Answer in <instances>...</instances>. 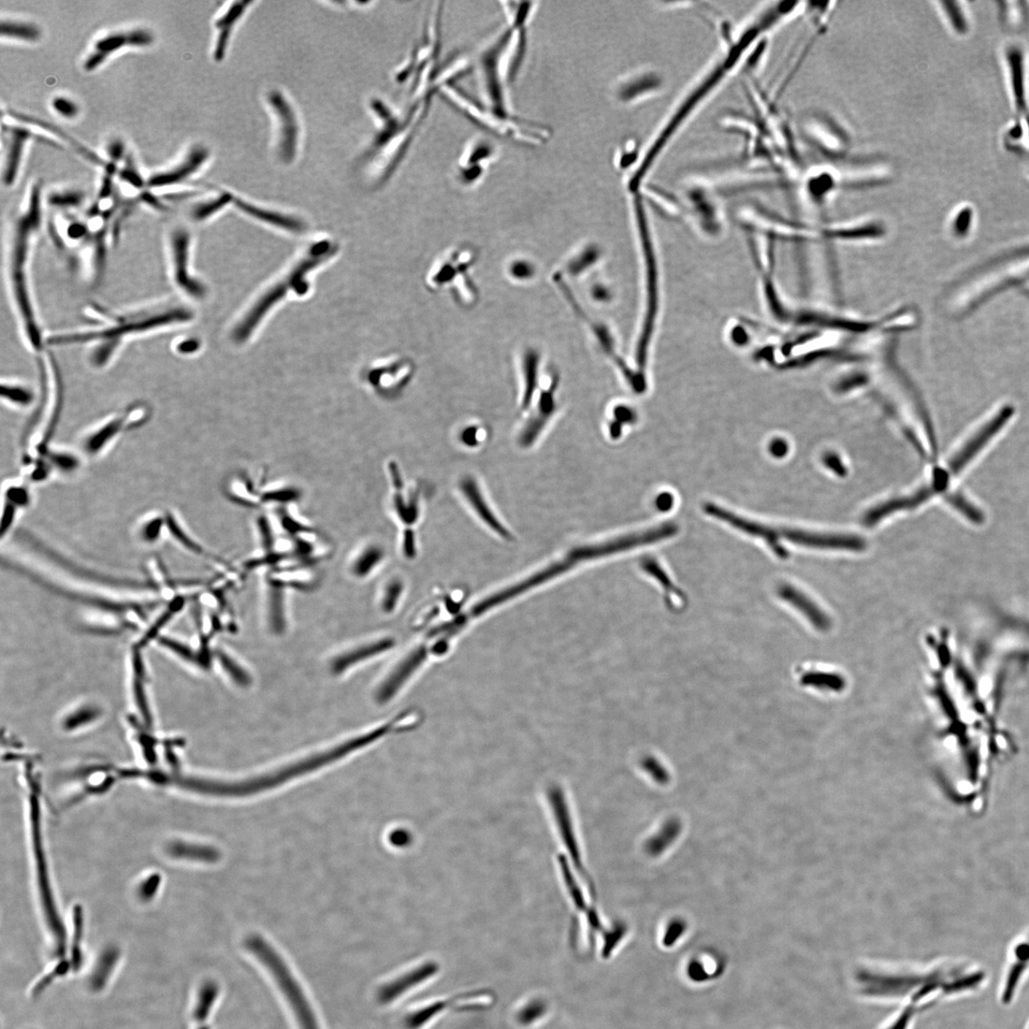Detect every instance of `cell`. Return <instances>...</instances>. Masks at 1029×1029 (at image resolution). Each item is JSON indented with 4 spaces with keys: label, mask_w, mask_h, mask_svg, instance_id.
<instances>
[{
    "label": "cell",
    "mask_w": 1029,
    "mask_h": 1029,
    "mask_svg": "<svg viewBox=\"0 0 1029 1029\" xmlns=\"http://www.w3.org/2000/svg\"><path fill=\"white\" fill-rule=\"evenodd\" d=\"M1029 271V257L1023 259L1016 260V262L1009 263L1001 268H998L985 274L984 277L978 279L971 283L959 297L960 307H965L982 295L990 291L991 289L999 284L1003 283L1005 281L1017 278L1025 272Z\"/></svg>",
    "instance_id": "cell-13"
},
{
    "label": "cell",
    "mask_w": 1029,
    "mask_h": 1029,
    "mask_svg": "<svg viewBox=\"0 0 1029 1029\" xmlns=\"http://www.w3.org/2000/svg\"><path fill=\"white\" fill-rule=\"evenodd\" d=\"M200 347V341L193 337H179L173 339L171 344L173 352L181 357L192 356L198 353Z\"/></svg>",
    "instance_id": "cell-43"
},
{
    "label": "cell",
    "mask_w": 1029,
    "mask_h": 1029,
    "mask_svg": "<svg viewBox=\"0 0 1029 1029\" xmlns=\"http://www.w3.org/2000/svg\"><path fill=\"white\" fill-rule=\"evenodd\" d=\"M206 1022H198V1024H199L200 1025H199V1027H198V1029H209L207 1025H206Z\"/></svg>",
    "instance_id": "cell-54"
},
{
    "label": "cell",
    "mask_w": 1029,
    "mask_h": 1029,
    "mask_svg": "<svg viewBox=\"0 0 1029 1029\" xmlns=\"http://www.w3.org/2000/svg\"><path fill=\"white\" fill-rule=\"evenodd\" d=\"M269 595V621L274 631L280 632L285 627L284 608L282 587L271 586Z\"/></svg>",
    "instance_id": "cell-37"
},
{
    "label": "cell",
    "mask_w": 1029,
    "mask_h": 1029,
    "mask_svg": "<svg viewBox=\"0 0 1029 1029\" xmlns=\"http://www.w3.org/2000/svg\"><path fill=\"white\" fill-rule=\"evenodd\" d=\"M384 550L375 544H367L361 547L355 553L350 562V572L356 578H365L383 561Z\"/></svg>",
    "instance_id": "cell-27"
},
{
    "label": "cell",
    "mask_w": 1029,
    "mask_h": 1029,
    "mask_svg": "<svg viewBox=\"0 0 1029 1029\" xmlns=\"http://www.w3.org/2000/svg\"><path fill=\"white\" fill-rule=\"evenodd\" d=\"M544 1012L545 1006L541 1002L535 1001L520 1010L518 1020L521 1024L529 1025L541 1018Z\"/></svg>",
    "instance_id": "cell-46"
},
{
    "label": "cell",
    "mask_w": 1029,
    "mask_h": 1029,
    "mask_svg": "<svg viewBox=\"0 0 1029 1029\" xmlns=\"http://www.w3.org/2000/svg\"><path fill=\"white\" fill-rule=\"evenodd\" d=\"M389 472L395 490L393 502L396 513L403 524L411 526L416 523L418 516L417 502L414 499L404 498L401 476L395 462L390 463Z\"/></svg>",
    "instance_id": "cell-22"
},
{
    "label": "cell",
    "mask_w": 1029,
    "mask_h": 1029,
    "mask_svg": "<svg viewBox=\"0 0 1029 1029\" xmlns=\"http://www.w3.org/2000/svg\"><path fill=\"white\" fill-rule=\"evenodd\" d=\"M770 449H771V452L775 457H779V458L786 455L789 451L788 443L782 440H776V441L772 442Z\"/></svg>",
    "instance_id": "cell-52"
},
{
    "label": "cell",
    "mask_w": 1029,
    "mask_h": 1029,
    "mask_svg": "<svg viewBox=\"0 0 1029 1029\" xmlns=\"http://www.w3.org/2000/svg\"><path fill=\"white\" fill-rule=\"evenodd\" d=\"M172 856L192 860L197 862L214 864L219 862L222 855L220 850L210 846L190 844L183 842L173 843L169 848Z\"/></svg>",
    "instance_id": "cell-26"
},
{
    "label": "cell",
    "mask_w": 1029,
    "mask_h": 1029,
    "mask_svg": "<svg viewBox=\"0 0 1029 1029\" xmlns=\"http://www.w3.org/2000/svg\"><path fill=\"white\" fill-rule=\"evenodd\" d=\"M5 505L19 511L24 510L32 502L30 489L24 485L13 484L6 487L4 493Z\"/></svg>",
    "instance_id": "cell-39"
},
{
    "label": "cell",
    "mask_w": 1029,
    "mask_h": 1029,
    "mask_svg": "<svg viewBox=\"0 0 1029 1029\" xmlns=\"http://www.w3.org/2000/svg\"><path fill=\"white\" fill-rule=\"evenodd\" d=\"M393 645L392 640L385 639L357 645L342 652V654L333 659L331 662V671L336 675L343 674L350 669L355 668L359 662L384 654V652L392 647Z\"/></svg>",
    "instance_id": "cell-19"
},
{
    "label": "cell",
    "mask_w": 1029,
    "mask_h": 1029,
    "mask_svg": "<svg viewBox=\"0 0 1029 1029\" xmlns=\"http://www.w3.org/2000/svg\"><path fill=\"white\" fill-rule=\"evenodd\" d=\"M401 590L402 586L399 581H394L388 585L384 593V598L383 600L384 610L385 611L388 612L393 610L396 603L399 600Z\"/></svg>",
    "instance_id": "cell-47"
},
{
    "label": "cell",
    "mask_w": 1029,
    "mask_h": 1029,
    "mask_svg": "<svg viewBox=\"0 0 1029 1029\" xmlns=\"http://www.w3.org/2000/svg\"><path fill=\"white\" fill-rule=\"evenodd\" d=\"M555 410L556 404L553 391H544L540 397L537 413L528 420L524 430L520 432L519 439V444L523 447L533 445L540 437V434L543 433Z\"/></svg>",
    "instance_id": "cell-20"
},
{
    "label": "cell",
    "mask_w": 1029,
    "mask_h": 1029,
    "mask_svg": "<svg viewBox=\"0 0 1029 1029\" xmlns=\"http://www.w3.org/2000/svg\"><path fill=\"white\" fill-rule=\"evenodd\" d=\"M403 553L409 559H413L416 555V546L414 533L412 530H405L402 542Z\"/></svg>",
    "instance_id": "cell-49"
},
{
    "label": "cell",
    "mask_w": 1029,
    "mask_h": 1029,
    "mask_svg": "<svg viewBox=\"0 0 1029 1029\" xmlns=\"http://www.w3.org/2000/svg\"><path fill=\"white\" fill-rule=\"evenodd\" d=\"M477 430L475 427H469L463 430L461 433L462 443L470 447L476 446L477 443H479L477 441Z\"/></svg>",
    "instance_id": "cell-51"
},
{
    "label": "cell",
    "mask_w": 1029,
    "mask_h": 1029,
    "mask_svg": "<svg viewBox=\"0 0 1029 1029\" xmlns=\"http://www.w3.org/2000/svg\"><path fill=\"white\" fill-rule=\"evenodd\" d=\"M491 999L492 997L488 993L465 994L451 999H443V1001L433 1003L411 1013L405 1018V1025L409 1029H418L430 1023L434 1018H437L440 1013L447 1008H481L489 1004Z\"/></svg>",
    "instance_id": "cell-12"
},
{
    "label": "cell",
    "mask_w": 1029,
    "mask_h": 1029,
    "mask_svg": "<svg viewBox=\"0 0 1029 1029\" xmlns=\"http://www.w3.org/2000/svg\"><path fill=\"white\" fill-rule=\"evenodd\" d=\"M704 512L731 527L742 531L746 535L762 539L773 552L780 558H787L788 551L781 544V541L806 547L831 549L834 544V537L830 533H817L800 529L777 528L758 521L738 516L724 507L713 502H707L704 506Z\"/></svg>",
    "instance_id": "cell-4"
},
{
    "label": "cell",
    "mask_w": 1029,
    "mask_h": 1029,
    "mask_svg": "<svg viewBox=\"0 0 1029 1029\" xmlns=\"http://www.w3.org/2000/svg\"><path fill=\"white\" fill-rule=\"evenodd\" d=\"M823 460H824V465L826 467H828L829 468H831V470H833L836 474H838V475H845L846 474L847 470L843 465L842 460H840L839 458H838L836 455H833V454L826 455L824 457Z\"/></svg>",
    "instance_id": "cell-50"
},
{
    "label": "cell",
    "mask_w": 1029,
    "mask_h": 1029,
    "mask_svg": "<svg viewBox=\"0 0 1029 1029\" xmlns=\"http://www.w3.org/2000/svg\"><path fill=\"white\" fill-rule=\"evenodd\" d=\"M165 527H167L166 517L151 515L141 521L137 533L143 544H155L161 541Z\"/></svg>",
    "instance_id": "cell-33"
},
{
    "label": "cell",
    "mask_w": 1029,
    "mask_h": 1029,
    "mask_svg": "<svg viewBox=\"0 0 1029 1029\" xmlns=\"http://www.w3.org/2000/svg\"><path fill=\"white\" fill-rule=\"evenodd\" d=\"M1029 966V939L1014 950L1013 964L1008 971L1003 991V1001L1008 1004L1016 995L1018 985Z\"/></svg>",
    "instance_id": "cell-23"
},
{
    "label": "cell",
    "mask_w": 1029,
    "mask_h": 1029,
    "mask_svg": "<svg viewBox=\"0 0 1029 1029\" xmlns=\"http://www.w3.org/2000/svg\"><path fill=\"white\" fill-rule=\"evenodd\" d=\"M220 659L224 671L236 684L243 687L251 684L249 674L246 672L239 662L225 654H221Z\"/></svg>",
    "instance_id": "cell-41"
},
{
    "label": "cell",
    "mask_w": 1029,
    "mask_h": 1029,
    "mask_svg": "<svg viewBox=\"0 0 1029 1029\" xmlns=\"http://www.w3.org/2000/svg\"><path fill=\"white\" fill-rule=\"evenodd\" d=\"M192 236L183 226L172 227L165 238L168 277L173 289L186 299L202 300L207 287L195 277L191 265Z\"/></svg>",
    "instance_id": "cell-7"
},
{
    "label": "cell",
    "mask_w": 1029,
    "mask_h": 1029,
    "mask_svg": "<svg viewBox=\"0 0 1029 1029\" xmlns=\"http://www.w3.org/2000/svg\"><path fill=\"white\" fill-rule=\"evenodd\" d=\"M127 419V413L123 416H114L109 418L106 424L91 432L82 443L85 451L91 456L98 454L100 449L108 444L113 438L117 437L121 431L131 427Z\"/></svg>",
    "instance_id": "cell-21"
},
{
    "label": "cell",
    "mask_w": 1029,
    "mask_h": 1029,
    "mask_svg": "<svg viewBox=\"0 0 1029 1029\" xmlns=\"http://www.w3.org/2000/svg\"><path fill=\"white\" fill-rule=\"evenodd\" d=\"M439 965L434 962L426 963L410 970L409 973L384 985L378 993L379 1001L382 1004L392 1003L403 994L417 988L418 985L433 978L439 973Z\"/></svg>",
    "instance_id": "cell-16"
},
{
    "label": "cell",
    "mask_w": 1029,
    "mask_h": 1029,
    "mask_svg": "<svg viewBox=\"0 0 1029 1029\" xmlns=\"http://www.w3.org/2000/svg\"><path fill=\"white\" fill-rule=\"evenodd\" d=\"M46 460L52 471L64 475L74 474L80 467L78 457L64 451L49 452Z\"/></svg>",
    "instance_id": "cell-38"
},
{
    "label": "cell",
    "mask_w": 1029,
    "mask_h": 1029,
    "mask_svg": "<svg viewBox=\"0 0 1029 1029\" xmlns=\"http://www.w3.org/2000/svg\"><path fill=\"white\" fill-rule=\"evenodd\" d=\"M43 183L30 187L22 208L11 221L4 237V273L7 297L22 342L36 356L47 350L35 299L32 267L45 223Z\"/></svg>",
    "instance_id": "cell-1"
},
{
    "label": "cell",
    "mask_w": 1029,
    "mask_h": 1029,
    "mask_svg": "<svg viewBox=\"0 0 1029 1029\" xmlns=\"http://www.w3.org/2000/svg\"><path fill=\"white\" fill-rule=\"evenodd\" d=\"M86 200V194L81 190H64L51 192L46 198V204L55 210L72 211L81 207Z\"/></svg>",
    "instance_id": "cell-30"
},
{
    "label": "cell",
    "mask_w": 1029,
    "mask_h": 1029,
    "mask_svg": "<svg viewBox=\"0 0 1029 1029\" xmlns=\"http://www.w3.org/2000/svg\"><path fill=\"white\" fill-rule=\"evenodd\" d=\"M7 133V151L4 169V183L11 187L16 183L21 167L27 144L33 139V132L21 125H3Z\"/></svg>",
    "instance_id": "cell-14"
},
{
    "label": "cell",
    "mask_w": 1029,
    "mask_h": 1029,
    "mask_svg": "<svg viewBox=\"0 0 1029 1029\" xmlns=\"http://www.w3.org/2000/svg\"><path fill=\"white\" fill-rule=\"evenodd\" d=\"M10 115L12 118L16 119L21 122L30 123V124H33L35 126H39L40 128L46 129L47 131L50 132L51 134H55L57 137H60L63 141L69 143L72 148H74L76 151H78L79 154H80L83 157H85L86 159H89V161L91 162L93 164L101 166L103 168L105 167L106 161H104V159H101L100 157H98L96 154H94L89 149L85 148L82 144H80L76 139H72L68 134L62 131L61 129L55 127V125L50 124L47 122L41 121V120L37 119V118L28 117V115H25L23 114H19L16 112H10Z\"/></svg>",
    "instance_id": "cell-24"
},
{
    "label": "cell",
    "mask_w": 1029,
    "mask_h": 1029,
    "mask_svg": "<svg viewBox=\"0 0 1029 1029\" xmlns=\"http://www.w3.org/2000/svg\"><path fill=\"white\" fill-rule=\"evenodd\" d=\"M780 597L802 613L816 629L826 631L831 628V620L821 608L802 591L785 585L779 590Z\"/></svg>",
    "instance_id": "cell-17"
},
{
    "label": "cell",
    "mask_w": 1029,
    "mask_h": 1029,
    "mask_svg": "<svg viewBox=\"0 0 1029 1029\" xmlns=\"http://www.w3.org/2000/svg\"><path fill=\"white\" fill-rule=\"evenodd\" d=\"M0 33H2L3 38L29 43L38 42L42 36L41 29L37 24L12 20L2 21Z\"/></svg>",
    "instance_id": "cell-29"
},
{
    "label": "cell",
    "mask_w": 1029,
    "mask_h": 1029,
    "mask_svg": "<svg viewBox=\"0 0 1029 1029\" xmlns=\"http://www.w3.org/2000/svg\"><path fill=\"white\" fill-rule=\"evenodd\" d=\"M136 200L140 204L150 207L151 209L158 212H166L168 207L165 205L163 197L158 196L155 191L150 190H144L136 197Z\"/></svg>",
    "instance_id": "cell-45"
},
{
    "label": "cell",
    "mask_w": 1029,
    "mask_h": 1029,
    "mask_svg": "<svg viewBox=\"0 0 1029 1029\" xmlns=\"http://www.w3.org/2000/svg\"><path fill=\"white\" fill-rule=\"evenodd\" d=\"M658 505L661 507V510H663L670 509V507L673 505L672 496L670 494L661 495L658 500Z\"/></svg>",
    "instance_id": "cell-53"
},
{
    "label": "cell",
    "mask_w": 1029,
    "mask_h": 1029,
    "mask_svg": "<svg viewBox=\"0 0 1029 1029\" xmlns=\"http://www.w3.org/2000/svg\"><path fill=\"white\" fill-rule=\"evenodd\" d=\"M949 502L955 507L959 512L966 516L970 521L974 524H983L984 515L973 502H969L960 493H954L947 497Z\"/></svg>",
    "instance_id": "cell-40"
},
{
    "label": "cell",
    "mask_w": 1029,
    "mask_h": 1029,
    "mask_svg": "<svg viewBox=\"0 0 1029 1029\" xmlns=\"http://www.w3.org/2000/svg\"><path fill=\"white\" fill-rule=\"evenodd\" d=\"M106 154L107 162L120 166L128 155L124 141L120 138L111 139L106 145Z\"/></svg>",
    "instance_id": "cell-44"
},
{
    "label": "cell",
    "mask_w": 1029,
    "mask_h": 1029,
    "mask_svg": "<svg viewBox=\"0 0 1029 1029\" xmlns=\"http://www.w3.org/2000/svg\"><path fill=\"white\" fill-rule=\"evenodd\" d=\"M53 110L65 120H75L79 117L80 108L75 100L64 96H57L52 99Z\"/></svg>",
    "instance_id": "cell-42"
},
{
    "label": "cell",
    "mask_w": 1029,
    "mask_h": 1029,
    "mask_svg": "<svg viewBox=\"0 0 1029 1029\" xmlns=\"http://www.w3.org/2000/svg\"><path fill=\"white\" fill-rule=\"evenodd\" d=\"M84 315L89 325L46 335L48 348L87 345L105 340L125 345L130 340L156 334L191 323L192 309L169 299L150 300L131 308L115 310L92 302Z\"/></svg>",
    "instance_id": "cell-2"
},
{
    "label": "cell",
    "mask_w": 1029,
    "mask_h": 1029,
    "mask_svg": "<svg viewBox=\"0 0 1029 1029\" xmlns=\"http://www.w3.org/2000/svg\"><path fill=\"white\" fill-rule=\"evenodd\" d=\"M69 967H70V964L68 962H63L59 966H57L52 971V973H50L46 977L43 978L37 984V987L34 989V994L38 995L43 991H45L48 987V985L51 983V982L53 980H55L56 977H61V976L65 975L70 969Z\"/></svg>",
    "instance_id": "cell-48"
},
{
    "label": "cell",
    "mask_w": 1029,
    "mask_h": 1029,
    "mask_svg": "<svg viewBox=\"0 0 1029 1029\" xmlns=\"http://www.w3.org/2000/svg\"><path fill=\"white\" fill-rule=\"evenodd\" d=\"M382 737L378 730L367 734L348 738V741L329 749L316 752L277 768V770L239 780H219L201 779L198 787L201 795L220 797V798H246L274 789H278L288 781L310 774L321 768L334 763L351 753L372 744Z\"/></svg>",
    "instance_id": "cell-3"
},
{
    "label": "cell",
    "mask_w": 1029,
    "mask_h": 1029,
    "mask_svg": "<svg viewBox=\"0 0 1029 1029\" xmlns=\"http://www.w3.org/2000/svg\"><path fill=\"white\" fill-rule=\"evenodd\" d=\"M268 99L279 122V155L284 163H292L297 155L299 139L297 115L291 105L279 91H273Z\"/></svg>",
    "instance_id": "cell-11"
},
{
    "label": "cell",
    "mask_w": 1029,
    "mask_h": 1029,
    "mask_svg": "<svg viewBox=\"0 0 1029 1029\" xmlns=\"http://www.w3.org/2000/svg\"><path fill=\"white\" fill-rule=\"evenodd\" d=\"M233 201L241 211L253 215L256 219L283 227L289 231L296 232V233H299V232L304 230V224L299 220L294 219V217L262 210L235 198Z\"/></svg>",
    "instance_id": "cell-28"
},
{
    "label": "cell",
    "mask_w": 1029,
    "mask_h": 1029,
    "mask_svg": "<svg viewBox=\"0 0 1029 1029\" xmlns=\"http://www.w3.org/2000/svg\"><path fill=\"white\" fill-rule=\"evenodd\" d=\"M335 251L336 249L332 248L331 243L327 241L316 243L314 248L312 246L308 257L302 260L291 274L279 284L271 288L269 291L255 304V307L235 329L233 333L234 340L238 342L248 340L257 325L262 321V318L274 307V304L277 303L286 295L289 291L288 289H294L295 291L300 295L306 294L308 289V283L306 281L308 274L318 265L325 262L331 256L334 255Z\"/></svg>",
    "instance_id": "cell-5"
},
{
    "label": "cell",
    "mask_w": 1029,
    "mask_h": 1029,
    "mask_svg": "<svg viewBox=\"0 0 1029 1029\" xmlns=\"http://www.w3.org/2000/svg\"><path fill=\"white\" fill-rule=\"evenodd\" d=\"M118 178L122 183L131 187L138 195L148 190V180L142 176L132 155H127L120 167Z\"/></svg>",
    "instance_id": "cell-34"
},
{
    "label": "cell",
    "mask_w": 1029,
    "mask_h": 1029,
    "mask_svg": "<svg viewBox=\"0 0 1029 1029\" xmlns=\"http://www.w3.org/2000/svg\"><path fill=\"white\" fill-rule=\"evenodd\" d=\"M118 960L119 951L115 949H110L101 955L90 980L94 991H100L105 988Z\"/></svg>",
    "instance_id": "cell-31"
},
{
    "label": "cell",
    "mask_w": 1029,
    "mask_h": 1029,
    "mask_svg": "<svg viewBox=\"0 0 1029 1029\" xmlns=\"http://www.w3.org/2000/svg\"><path fill=\"white\" fill-rule=\"evenodd\" d=\"M250 4H252L250 2L233 3L216 19L215 25L217 35L213 53L215 62L221 63L224 59L231 36L233 34L237 23L242 18V14L248 11Z\"/></svg>",
    "instance_id": "cell-18"
},
{
    "label": "cell",
    "mask_w": 1029,
    "mask_h": 1029,
    "mask_svg": "<svg viewBox=\"0 0 1029 1029\" xmlns=\"http://www.w3.org/2000/svg\"><path fill=\"white\" fill-rule=\"evenodd\" d=\"M1013 409L1009 407L998 412L989 422L985 423L969 440L961 447L949 462L946 469L951 476L960 474L974 459L982 451V449L991 441L1009 422Z\"/></svg>",
    "instance_id": "cell-9"
},
{
    "label": "cell",
    "mask_w": 1029,
    "mask_h": 1029,
    "mask_svg": "<svg viewBox=\"0 0 1029 1029\" xmlns=\"http://www.w3.org/2000/svg\"><path fill=\"white\" fill-rule=\"evenodd\" d=\"M234 197L228 193H222L215 198L198 202L190 210L191 219L196 223H202L220 212Z\"/></svg>",
    "instance_id": "cell-32"
},
{
    "label": "cell",
    "mask_w": 1029,
    "mask_h": 1029,
    "mask_svg": "<svg viewBox=\"0 0 1029 1029\" xmlns=\"http://www.w3.org/2000/svg\"><path fill=\"white\" fill-rule=\"evenodd\" d=\"M802 684L822 690L840 691L845 688V679L832 673L809 672L803 676Z\"/></svg>",
    "instance_id": "cell-36"
},
{
    "label": "cell",
    "mask_w": 1029,
    "mask_h": 1029,
    "mask_svg": "<svg viewBox=\"0 0 1029 1029\" xmlns=\"http://www.w3.org/2000/svg\"><path fill=\"white\" fill-rule=\"evenodd\" d=\"M2 399L11 407L26 409L36 402L37 394L30 385L18 380L7 379L2 382Z\"/></svg>",
    "instance_id": "cell-25"
},
{
    "label": "cell",
    "mask_w": 1029,
    "mask_h": 1029,
    "mask_svg": "<svg viewBox=\"0 0 1029 1029\" xmlns=\"http://www.w3.org/2000/svg\"><path fill=\"white\" fill-rule=\"evenodd\" d=\"M217 995H219V987L215 982L207 981L202 985L195 1009L197 1023L207 1020Z\"/></svg>",
    "instance_id": "cell-35"
},
{
    "label": "cell",
    "mask_w": 1029,
    "mask_h": 1029,
    "mask_svg": "<svg viewBox=\"0 0 1029 1029\" xmlns=\"http://www.w3.org/2000/svg\"><path fill=\"white\" fill-rule=\"evenodd\" d=\"M154 41L152 32L142 28L108 33L94 43L92 51L85 57L83 69L86 72H94L103 66L115 53L125 48L148 47Z\"/></svg>",
    "instance_id": "cell-8"
},
{
    "label": "cell",
    "mask_w": 1029,
    "mask_h": 1029,
    "mask_svg": "<svg viewBox=\"0 0 1029 1029\" xmlns=\"http://www.w3.org/2000/svg\"><path fill=\"white\" fill-rule=\"evenodd\" d=\"M460 490L466 498L476 515L482 519L493 532L503 539H510L511 534L501 523L499 518L493 512L482 489L473 477L467 476L460 482Z\"/></svg>",
    "instance_id": "cell-15"
},
{
    "label": "cell",
    "mask_w": 1029,
    "mask_h": 1029,
    "mask_svg": "<svg viewBox=\"0 0 1029 1029\" xmlns=\"http://www.w3.org/2000/svg\"><path fill=\"white\" fill-rule=\"evenodd\" d=\"M210 156L209 150L202 147V145H196L186 156L182 161L173 167L154 173L148 179V190L152 191L166 190V188L175 187L183 184L190 181L196 173L207 163Z\"/></svg>",
    "instance_id": "cell-10"
},
{
    "label": "cell",
    "mask_w": 1029,
    "mask_h": 1029,
    "mask_svg": "<svg viewBox=\"0 0 1029 1029\" xmlns=\"http://www.w3.org/2000/svg\"><path fill=\"white\" fill-rule=\"evenodd\" d=\"M245 947L270 971L273 978L278 983L289 1005L291 1006L299 1028L320 1029L307 997L304 996L291 971L288 969L277 950L259 935L249 936L245 941Z\"/></svg>",
    "instance_id": "cell-6"
}]
</instances>
